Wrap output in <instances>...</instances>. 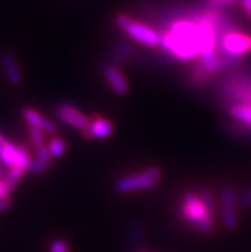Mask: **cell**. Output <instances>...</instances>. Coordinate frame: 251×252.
Wrapping results in <instances>:
<instances>
[{"instance_id":"13","label":"cell","mask_w":251,"mask_h":252,"mask_svg":"<svg viewBox=\"0 0 251 252\" xmlns=\"http://www.w3.org/2000/svg\"><path fill=\"white\" fill-rule=\"evenodd\" d=\"M132 54H134V50H132V48H131L127 42L118 41L117 44L114 45L113 51H111L110 63L115 64V65L124 63V62L130 61Z\"/></svg>"},{"instance_id":"28","label":"cell","mask_w":251,"mask_h":252,"mask_svg":"<svg viewBox=\"0 0 251 252\" xmlns=\"http://www.w3.org/2000/svg\"><path fill=\"white\" fill-rule=\"evenodd\" d=\"M5 176H6L5 165H4V164L0 163V182H1V181H4V178H5Z\"/></svg>"},{"instance_id":"24","label":"cell","mask_w":251,"mask_h":252,"mask_svg":"<svg viewBox=\"0 0 251 252\" xmlns=\"http://www.w3.org/2000/svg\"><path fill=\"white\" fill-rule=\"evenodd\" d=\"M10 206H12V198H10V196L0 198V213L8 210Z\"/></svg>"},{"instance_id":"4","label":"cell","mask_w":251,"mask_h":252,"mask_svg":"<svg viewBox=\"0 0 251 252\" xmlns=\"http://www.w3.org/2000/svg\"><path fill=\"white\" fill-rule=\"evenodd\" d=\"M159 168L151 166L149 169H145L136 174L126 176L119 178L115 182L114 189L119 193H130L135 191H150L158 186V181L160 178Z\"/></svg>"},{"instance_id":"27","label":"cell","mask_w":251,"mask_h":252,"mask_svg":"<svg viewBox=\"0 0 251 252\" xmlns=\"http://www.w3.org/2000/svg\"><path fill=\"white\" fill-rule=\"evenodd\" d=\"M241 5L249 18L251 19V0H241Z\"/></svg>"},{"instance_id":"29","label":"cell","mask_w":251,"mask_h":252,"mask_svg":"<svg viewBox=\"0 0 251 252\" xmlns=\"http://www.w3.org/2000/svg\"><path fill=\"white\" fill-rule=\"evenodd\" d=\"M5 137H4L3 134L0 133V150H1V149H3V146H4V144H5Z\"/></svg>"},{"instance_id":"2","label":"cell","mask_w":251,"mask_h":252,"mask_svg":"<svg viewBox=\"0 0 251 252\" xmlns=\"http://www.w3.org/2000/svg\"><path fill=\"white\" fill-rule=\"evenodd\" d=\"M179 213L184 220L203 233H209L214 228V214L201 201L194 191L184 192L181 197Z\"/></svg>"},{"instance_id":"6","label":"cell","mask_w":251,"mask_h":252,"mask_svg":"<svg viewBox=\"0 0 251 252\" xmlns=\"http://www.w3.org/2000/svg\"><path fill=\"white\" fill-rule=\"evenodd\" d=\"M54 117L62 125H66L81 132L85 131V128L89 125V118L80 109H77L76 106L68 102H59L55 105Z\"/></svg>"},{"instance_id":"16","label":"cell","mask_w":251,"mask_h":252,"mask_svg":"<svg viewBox=\"0 0 251 252\" xmlns=\"http://www.w3.org/2000/svg\"><path fill=\"white\" fill-rule=\"evenodd\" d=\"M227 132L229 134H232L233 137L240 138V140H246L251 141V127L250 126L242 125L240 122H233L229 123L227 127Z\"/></svg>"},{"instance_id":"26","label":"cell","mask_w":251,"mask_h":252,"mask_svg":"<svg viewBox=\"0 0 251 252\" xmlns=\"http://www.w3.org/2000/svg\"><path fill=\"white\" fill-rule=\"evenodd\" d=\"M10 193H12V192L8 189L5 181H1V182H0V198L6 197V196H9Z\"/></svg>"},{"instance_id":"25","label":"cell","mask_w":251,"mask_h":252,"mask_svg":"<svg viewBox=\"0 0 251 252\" xmlns=\"http://www.w3.org/2000/svg\"><path fill=\"white\" fill-rule=\"evenodd\" d=\"M236 0H210V3L213 5V8H216V9H219L222 8V5L224 4H233Z\"/></svg>"},{"instance_id":"8","label":"cell","mask_w":251,"mask_h":252,"mask_svg":"<svg viewBox=\"0 0 251 252\" xmlns=\"http://www.w3.org/2000/svg\"><path fill=\"white\" fill-rule=\"evenodd\" d=\"M228 53V54L242 57L251 51V36L242 33L239 31H233L223 38L220 48L216 50L218 54L220 53Z\"/></svg>"},{"instance_id":"21","label":"cell","mask_w":251,"mask_h":252,"mask_svg":"<svg viewBox=\"0 0 251 252\" xmlns=\"http://www.w3.org/2000/svg\"><path fill=\"white\" fill-rule=\"evenodd\" d=\"M50 164L45 163V161H41V160L38 159H32L31 163H30L29 166V172L35 173V174H40V173H44L45 170L48 169Z\"/></svg>"},{"instance_id":"9","label":"cell","mask_w":251,"mask_h":252,"mask_svg":"<svg viewBox=\"0 0 251 252\" xmlns=\"http://www.w3.org/2000/svg\"><path fill=\"white\" fill-rule=\"evenodd\" d=\"M114 131V126L109 119L92 115L89 118V125L82 131L83 137L86 140H105L110 137V134Z\"/></svg>"},{"instance_id":"11","label":"cell","mask_w":251,"mask_h":252,"mask_svg":"<svg viewBox=\"0 0 251 252\" xmlns=\"http://www.w3.org/2000/svg\"><path fill=\"white\" fill-rule=\"evenodd\" d=\"M21 114H22L23 119H25V122L27 123L29 127L37 128V129H41L42 132L49 134L55 133V131H57V126H55L54 122H51L50 119L42 117L36 109L25 106L22 109Z\"/></svg>"},{"instance_id":"20","label":"cell","mask_w":251,"mask_h":252,"mask_svg":"<svg viewBox=\"0 0 251 252\" xmlns=\"http://www.w3.org/2000/svg\"><path fill=\"white\" fill-rule=\"evenodd\" d=\"M199 197L201 198V201L204 202V205L207 206L208 210L212 211L214 214V206H215V201H214V195L213 192L210 191L209 189H207V187H204V189H201L200 191H199Z\"/></svg>"},{"instance_id":"18","label":"cell","mask_w":251,"mask_h":252,"mask_svg":"<svg viewBox=\"0 0 251 252\" xmlns=\"http://www.w3.org/2000/svg\"><path fill=\"white\" fill-rule=\"evenodd\" d=\"M145 238V227L140 221H135L130 227V241L134 246H140Z\"/></svg>"},{"instance_id":"17","label":"cell","mask_w":251,"mask_h":252,"mask_svg":"<svg viewBox=\"0 0 251 252\" xmlns=\"http://www.w3.org/2000/svg\"><path fill=\"white\" fill-rule=\"evenodd\" d=\"M48 150L53 159H61L66 154L67 146H66V142L61 137H54L49 141Z\"/></svg>"},{"instance_id":"19","label":"cell","mask_w":251,"mask_h":252,"mask_svg":"<svg viewBox=\"0 0 251 252\" xmlns=\"http://www.w3.org/2000/svg\"><path fill=\"white\" fill-rule=\"evenodd\" d=\"M29 136L35 149H40V147L45 146V136L41 129L29 127Z\"/></svg>"},{"instance_id":"3","label":"cell","mask_w":251,"mask_h":252,"mask_svg":"<svg viewBox=\"0 0 251 252\" xmlns=\"http://www.w3.org/2000/svg\"><path fill=\"white\" fill-rule=\"evenodd\" d=\"M115 25L127 36L134 38L135 41L140 42L145 46H159L162 40V33L154 30L153 27L136 22L127 14H118L115 17Z\"/></svg>"},{"instance_id":"10","label":"cell","mask_w":251,"mask_h":252,"mask_svg":"<svg viewBox=\"0 0 251 252\" xmlns=\"http://www.w3.org/2000/svg\"><path fill=\"white\" fill-rule=\"evenodd\" d=\"M103 76L108 83L110 85V87L113 89L115 94L118 95H126L128 93V82L126 80V77L119 72V69L117 68V65L110 62H107V63L103 65L102 68Z\"/></svg>"},{"instance_id":"5","label":"cell","mask_w":251,"mask_h":252,"mask_svg":"<svg viewBox=\"0 0 251 252\" xmlns=\"http://www.w3.org/2000/svg\"><path fill=\"white\" fill-rule=\"evenodd\" d=\"M237 193L235 189L229 185H223L219 189L220 217L224 228L228 230H235L239 225L237 217Z\"/></svg>"},{"instance_id":"7","label":"cell","mask_w":251,"mask_h":252,"mask_svg":"<svg viewBox=\"0 0 251 252\" xmlns=\"http://www.w3.org/2000/svg\"><path fill=\"white\" fill-rule=\"evenodd\" d=\"M31 160V154H30L29 147L26 146V145H18V151H17L16 160H14L13 165L8 169L5 178H4V181H5L6 186H8V189H10V192L14 191L17 182H18L19 179L25 176V173L29 170Z\"/></svg>"},{"instance_id":"14","label":"cell","mask_w":251,"mask_h":252,"mask_svg":"<svg viewBox=\"0 0 251 252\" xmlns=\"http://www.w3.org/2000/svg\"><path fill=\"white\" fill-rule=\"evenodd\" d=\"M228 113L235 121L251 127V105H249V104H236L228 109Z\"/></svg>"},{"instance_id":"12","label":"cell","mask_w":251,"mask_h":252,"mask_svg":"<svg viewBox=\"0 0 251 252\" xmlns=\"http://www.w3.org/2000/svg\"><path fill=\"white\" fill-rule=\"evenodd\" d=\"M0 64H1L6 80L12 86H18L22 83V72L13 53L4 50L0 54Z\"/></svg>"},{"instance_id":"1","label":"cell","mask_w":251,"mask_h":252,"mask_svg":"<svg viewBox=\"0 0 251 252\" xmlns=\"http://www.w3.org/2000/svg\"><path fill=\"white\" fill-rule=\"evenodd\" d=\"M195 16L196 13H192L172 21L169 29L163 32L159 48L167 58L186 62L200 57V37Z\"/></svg>"},{"instance_id":"23","label":"cell","mask_w":251,"mask_h":252,"mask_svg":"<svg viewBox=\"0 0 251 252\" xmlns=\"http://www.w3.org/2000/svg\"><path fill=\"white\" fill-rule=\"evenodd\" d=\"M49 252H68V243L67 241L57 238L50 243Z\"/></svg>"},{"instance_id":"15","label":"cell","mask_w":251,"mask_h":252,"mask_svg":"<svg viewBox=\"0 0 251 252\" xmlns=\"http://www.w3.org/2000/svg\"><path fill=\"white\" fill-rule=\"evenodd\" d=\"M17 151H18V146L16 144H13L12 141L6 140L3 149L0 150V163L10 168L17 158Z\"/></svg>"},{"instance_id":"22","label":"cell","mask_w":251,"mask_h":252,"mask_svg":"<svg viewBox=\"0 0 251 252\" xmlns=\"http://www.w3.org/2000/svg\"><path fill=\"white\" fill-rule=\"evenodd\" d=\"M237 204H239V208L242 209V210L251 208V189L242 192L239 198H237Z\"/></svg>"}]
</instances>
